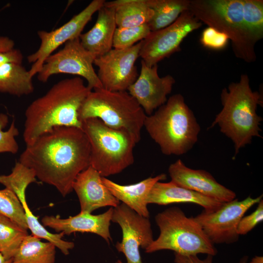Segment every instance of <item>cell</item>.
<instances>
[{"mask_svg":"<svg viewBox=\"0 0 263 263\" xmlns=\"http://www.w3.org/2000/svg\"><path fill=\"white\" fill-rule=\"evenodd\" d=\"M160 230L158 237L145 249L147 253L170 250L183 255L206 254L215 256L217 250L194 217H187L178 207H170L155 217Z\"/></svg>","mask_w":263,"mask_h":263,"instance_id":"8992f818","label":"cell"},{"mask_svg":"<svg viewBox=\"0 0 263 263\" xmlns=\"http://www.w3.org/2000/svg\"><path fill=\"white\" fill-rule=\"evenodd\" d=\"M150 32L148 24L132 27H117L113 36V47L118 49L131 47L145 39Z\"/></svg>","mask_w":263,"mask_h":263,"instance_id":"f546056e","label":"cell"},{"mask_svg":"<svg viewBox=\"0 0 263 263\" xmlns=\"http://www.w3.org/2000/svg\"><path fill=\"white\" fill-rule=\"evenodd\" d=\"M243 3L244 20L256 44L263 37V0H243Z\"/></svg>","mask_w":263,"mask_h":263,"instance_id":"83f0119b","label":"cell"},{"mask_svg":"<svg viewBox=\"0 0 263 263\" xmlns=\"http://www.w3.org/2000/svg\"><path fill=\"white\" fill-rule=\"evenodd\" d=\"M92 91L81 77L76 76L58 81L34 100L25 112L23 137L26 145L56 127L81 128L79 111Z\"/></svg>","mask_w":263,"mask_h":263,"instance_id":"7a4b0ae2","label":"cell"},{"mask_svg":"<svg viewBox=\"0 0 263 263\" xmlns=\"http://www.w3.org/2000/svg\"><path fill=\"white\" fill-rule=\"evenodd\" d=\"M36 182L34 171L19 161L16 163L10 174L0 175V184L13 191L22 206L28 228L31 231L32 235L51 242L64 255H67L70 250L74 247V243L64 240L62 237L64 234L62 232L52 233L49 232L33 214L28 206L26 189L29 185Z\"/></svg>","mask_w":263,"mask_h":263,"instance_id":"9a60e30c","label":"cell"},{"mask_svg":"<svg viewBox=\"0 0 263 263\" xmlns=\"http://www.w3.org/2000/svg\"><path fill=\"white\" fill-rule=\"evenodd\" d=\"M12 260L6 259L0 253V263H12Z\"/></svg>","mask_w":263,"mask_h":263,"instance_id":"74e56055","label":"cell"},{"mask_svg":"<svg viewBox=\"0 0 263 263\" xmlns=\"http://www.w3.org/2000/svg\"><path fill=\"white\" fill-rule=\"evenodd\" d=\"M97 12L94 25L79 37L83 47L96 57L113 49V36L117 28L113 8L103 5Z\"/></svg>","mask_w":263,"mask_h":263,"instance_id":"44dd1931","label":"cell"},{"mask_svg":"<svg viewBox=\"0 0 263 263\" xmlns=\"http://www.w3.org/2000/svg\"><path fill=\"white\" fill-rule=\"evenodd\" d=\"M146 115L128 92L110 91L104 88L92 90L78 113L81 122L88 118H98L111 128L127 131L136 143L140 140Z\"/></svg>","mask_w":263,"mask_h":263,"instance_id":"ba28073f","label":"cell"},{"mask_svg":"<svg viewBox=\"0 0 263 263\" xmlns=\"http://www.w3.org/2000/svg\"><path fill=\"white\" fill-rule=\"evenodd\" d=\"M103 5L113 8L117 27H132L148 24L153 15L146 0L105 1Z\"/></svg>","mask_w":263,"mask_h":263,"instance_id":"603a6c76","label":"cell"},{"mask_svg":"<svg viewBox=\"0 0 263 263\" xmlns=\"http://www.w3.org/2000/svg\"><path fill=\"white\" fill-rule=\"evenodd\" d=\"M8 123L7 115L0 113V153L10 152L16 154L19 148L15 137L19 134V131L16 126L14 119L9 128L6 131H3Z\"/></svg>","mask_w":263,"mask_h":263,"instance_id":"4dcf8cb0","label":"cell"},{"mask_svg":"<svg viewBox=\"0 0 263 263\" xmlns=\"http://www.w3.org/2000/svg\"><path fill=\"white\" fill-rule=\"evenodd\" d=\"M105 0H94L83 10L74 16L61 27L50 32L40 30L38 35L40 40L37 51L27 56L29 63H33L29 71L33 77L41 70L46 59L60 45L78 38L93 15L102 7Z\"/></svg>","mask_w":263,"mask_h":263,"instance_id":"5bb4252c","label":"cell"},{"mask_svg":"<svg viewBox=\"0 0 263 263\" xmlns=\"http://www.w3.org/2000/svg\"><path fill=\"white\" fill-rule=\"evenodd\" d=\"M15 42L7 37L0 36V52H5L14 49Z\"/></svg>","mask_w":263,"mask_h":263,"instance_id":"d590c367","label":"cell"},{"mask_svg":"<svg viewBox=\"0 0 263 263\" xmlns=\"http://www.w3.org/2000/svg\"><path fill=\"white\" fill-rule=\"evenodd\" d=\"M263 220V201L262 199L254 212L242 218L237 227L238 234L239 236L247 234Z\"/></svg>","mask_w":263,"mask_h":263,"instance_id":"d6a6232c","label":"cell"},{"mask_svg":"<svg viewBox=\"0 0 263 263\" xmlns=\"http://www.w3.org/2000/svg\"><path fill=\"white\" fill-rule=\"evenodd\" d=\"M34 91L32 77L21 64L8 63L0 66V92L21 96Z\"/></svg>","mask_w":263,"mask_h":263,"instance_id":"cb8c5ba5","label":"cell"},{"mask_svg":"<svg viewBox=\"0 0 263 263\" xmlns=\"http://www.w3.org/2000/svg\"><path fill=\"white\" fill-rule=\"evenodd\" d=\"M56 246L33 235L27 236L13 257L12 263H55Z\"/></svg>","mask_w":263,"mask_h":263,"instance_id":"d4e9b609","label":"cell"},{"mask_svg":"<svg viewBox=\"0 0 263 263\" xmlns=\"http://www.w3.org/2000/svg\"><path fill=\"white\" fill-rule=\"evenodd\" d=\"M111 221L121 228L122 239L116 243L115 247L126 258V263L118 260L116 263H142L140 247L145 250L154 241L149 219L122 203L113 208Z\"/></svg>","mask_w":263,"mask_h":263,"instance_id":"4fadbf2b","label":"cell"},{"mask_svg":"<svg viewBox=\"0 0 263 263\" xmlns=\"http://www.w3.org/2000/svg\"><path fill=\"white\" fill-rule=\"evenodd\" d=\"M221 100L223 108L209 129L218 125L220 131L233 142L235 156L253 137H262L259 125L263 119L256 113L258 105L263 103L261 96L252 90L248 75L243 74L238 82L223 89Z\"/></svg>","mask_w":263,"mask_h":263,"instance_id":"3957f363","label":"cell"},{"mask_svg":"<svg viewBox=\"0 0 263 263\" xmlns=\"http://www.w3.org/2000/svg\"><path fill=\"white\" fill-rule=\"evenodd\" d=\"M141 70L135 81L131 85L128 92L136 100L147 115L167 102L175 83L170 75L160 77L158 65L147 66L142 60Z\"/></svg>","mask_w":263,"mask_h":263,"instance_id":"2e32d148","label":"cell"},{"mask_svg":"<svg viewBox=\"0 0 263 263\" xmlns=\"http://www.w3.org/2000/svg\"><path fill=\"white\" fill-rule=\"evenodd\" d=\"M90 145L82 129L59 126L26 146L19 162L65 197L73 191L77 175L90 166Z\"/></svg>","mask_w":263,"mask_h":263,"instance_id":"6da1fadb","label":"cell"},{"mask_svg":"<svg viewBox=\"0 0 263 263\" xmlns=\"http://www.w3.org/2000/svg\"><path fill=\"white\" fill-rule=\"evenodd\" d=\"M249 263H263V258L262 256H255Z\"/></svg>","mask_w":263,"mask_h":263,"instance_id":"8d00e7d4","label":"cell"},{"mask_svg":"<svg viewBox=\"0 0 263 263\" xmlns=\"http://www.w3.org/2000/svg\"><path fill=\"white\" fill-rule=\"evenodd\" d=\"M144 127L165 155H181L189 151L198 140L200 126L184 96L175 94L149 115Z\"/></svg>","mask_w":263,"mask_h":263,"instance_id":"277c9868","label":"cell"},{"mask_svg":"<svg viewBox=\"0 0 263 263\" xmlns=\"http://www.w3.org/2000/svg\"><path fill=\"white\" fill-rule=\"evenodd\" d=\"M95 58L83 47L79 38L69 40L62 49L46 59L38 73V78L46 82L52 75L68 74L84 78L91 90L103 88L93 67Z\"/></svg>","mask_w":263,"mask_h":263,"instance_id":"9c48e42d","label":"cell"},{"mask_svg":"<svg viewBox=\"0 0 263 263\" xmlns=\"http://www.w3.org/2000/svg\"><path fill=\"white\" fill-rule=\"evenodd\" d=\"M142 46V41L131 47L113 48L96 57L94 64L98 68L97 76L103 88L110 91H126L138 76L135 65Z\"/></svg>","mask_w":263,"mask_h":263,"instance_id":"7c38bea8","label":"cell"},{"mask_svg":"<svg viewBox=\"0 0 263 263\" xmlns=\"http://www.w3.org/2000/svg\"><path fill=\"white\" fill-rule=\"evenodd\" d=\"M171 181L189 190L225 203L236 199L232 190L219 183L207 171L187 167L178 159L168 169Z\"/></svg>","mask_w":263,"mask_h":263,"instance_id":"e0dca14e","label":"cell"},{"mask_svg":"<svg viewBox=\"0 0 263 263\" xmlns=\"http://www.w3.org/2000/svg\"><path fill=\"white\" fill-rule=\"evenodd\" d=\"M81 128L90 145V166L102 177L119 173L133 163L137 143L130 133L96 118L83 121Z\"/></svg>","mask_w":263,"mask_h":263,"instance_id":"5b68a950","label":"cell"},{"mask_svg":"<svg viewBox=\"0 0 263 263\" xmlns=\"http://www.w3.org/2000/svg\"><path fill=\"white\" fill-rule=\"evenodd\" d=\"M175 263H212L213 257L207 255L204 260L199 259L197 255H183L174 253Z\"/></svg>","mask_w":263,"mask_h":263,"instance_id":"e575fe53","label":"cell"},{"mask_svg":"<svg viewBox=\"0 0 263 263\" xmlns=\"http://www.w3.org/2000/svg\"><path fill=\"white\" fill-rule=\"evenodd\" d=\"M248 257L246 256L242 257L238 263H247L248 261Z\"/></svg>","mask_w":263,"mask_h":263,"instance_id":"f35d334b","label":"cell"},{"mask_svg":"<svg viewBox=\"0 0 263 263\" xmlns=\"http://www.w3.org/2000/svg\"><path fill=\"white\" fill-rule=\"evenodd\" d=\"M166 178V175L162 173L128 185L118 184L104 177H102V181L111 193L119 201L140 215L149 218L150 212L147 207L148 195L156 182L165 180Z\"/></svg>","mask_w":263,"mask_h":263,"instance_id":"7402d4cb","label":"cell"},{"mask_svg":"<svg viewBox=\"0 0 263 263\" xmlns=\"http://www.w3.org/2000/svg\"><path fill=\"white\" fill-rule=\"evenodd\" d=\"M153 11L148 23L151 32L164 28L173 23L184 11L188 10L190 0H146Z\"/></svg>","mask_w":263,"mask_h":263,"instance_id":"484cf974","label":"cell"},{"mask_svg":"<svg viewBox=\"0 0 263 263\" xmlns=\"http://www.w3.org/2000/svg\"><path fill=\"white\" fill-rule=\"evenodd\" d=\"M229 40L226 34L208 26L203 30L200 39L203 46L214 50L225 48Z\"/></svg>","mask_w":263,"mask_h":263,"instance_id":"1f68e13d","label":"cell"},{"mask_svg":"<svg viewBox=\"0 0 263 263\" xmlns=\"http://www.w3.org/2000/svg\"><path fill=\"white\" fill-rule=\"evenodd\" d=\"M23 56L18 49H13L5 52H0V66L8 63L21 64Z\"/></svg>","mask_w":263,"mask_h":263,"instance_id":"836d02e7","label":"cell"},{"mask_svg":"<svg viewBox=\"0 0 263 263\" xmlns=\"http://www.w3.org/2000/svg\"><path fill=\"white\" fill-rule=\"evenodd\" d=\"M0 216L7 217L24 229H28L22 206L15 193L6 188L0 189Z\"/></svg>","mask_w":263,"mask_h":263,"instance_id":"f1b7e54d","label":"cell"},{"mask_svg":"<svg viewBox=\"0 0 263 263\" xmlns=\"http://www.w3.org/2000/svg\"><path fill=\"white\" fill-rule=\"evenodd\" d=\"M79 200L80 212L91 213L102 207H115L120 204L103 184L102 176L91 166L79 173L73 184Z\"/></svg>","mask_w":263,"mask_h":263,"instance_id":"d6986e66","label":"cell"},{"mask_svg":"<svg viewBox=\"0 0 263 263\" xmlns=\"http://www.w3.org/2000/svg\"><path fill=\"white\" fill-rule=\"evenodd\" d=\"M202 23L188 10L183 12L172 24L151 32L142 40L139 57L150 67L180 50V45L190 33L201 27Z\"/></svg>","mask_w":263,"mask_h":263,"instance_id":"30bf717a","label":"cell"},{"mask_svg":"<svg viewBox=\"0 0 263 263\" xmlns=\"http://www.w3.org/2000/svg\"><path fill=\"white\" fill-rule=\"evenodd\" d=\"M262 197L263 195L255 198L249 196L242 201L235 199L224 203L215 211L203 210L194 218L213 244L233 243L239 239L237 227L240 221Z\"/></svg>","mask_w":263,"mask_h":263,"instance_id":"8fae6325","label":"cell"},{"mask_svg":"<svg viewBox=\"0 0 263 263\" xmlns=\"http://www.w3.org/2000/svg\"><path fill=\"white\" fill-rule=\"evenodd\" d=\"M148 204L167 205L174 203H193L204 208L206 212L215 211L224 204L214 199L183 188L171 181L156 182L147 198Z\"/></svg>","mask_w":263,"mask_h":263,"instance_id":"ffe728a7","label":"cell"},{"mask_svg":"<svg viewBox=\"0 0 263 263\" xmlns=\"http://www.w3.org/2000/svg\"><path fill=\"white\" fill-rule=\"evenodd\" d=\"M113 207L103 213L93 215L80 212L78 214L62 219L59 216H45L41 219L44 226L52 228L57 232L70 235L75 232H89L97 234L108 243L112 241L110 232V222Z\"/></svg>","mask_w":263,"mask_h":263,"instance_id":"ac0fdd59","label":"cell"},{"mask_svg":"<svg viewBox=\"0 0 263 263\" xmlns=\"http://www.w3.org/2000/svg\"><path fill=\"white\" fill-rule=\"evenodd\" d=\"M188 10L202 23L226 34L237 58L248 63L256 60V44L244 20L243 0H190Z\"/></svg>","mask_w":263,"mask_h":263,"instance_id":"52a82bcc","label":"cell"},{"mask_svg":"<svg viewBox=\"0 0 263 263\" xmlns=\"http://www.w3.org/2000/svg\"><path fill=\"white\" fill-rule=\"evenodd\" d=\"M28 235L27 230L8 218L0 216V253L6 259H12Z\"/></svg>","mask_w":263,"mask_h":263,"instance_id":"4316f807","label":"cell"}]
</instances>
